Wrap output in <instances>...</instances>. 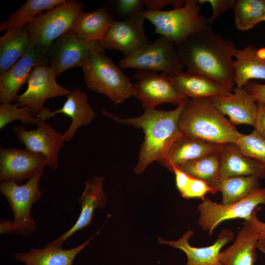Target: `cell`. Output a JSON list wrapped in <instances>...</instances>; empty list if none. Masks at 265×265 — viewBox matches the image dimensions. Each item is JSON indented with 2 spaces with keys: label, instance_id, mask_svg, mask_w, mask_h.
<instances>
[{
  "label": "cell",
  "instance_id": "obj_16",
  "mask_svg": "<svg viewBox=\"0 0 265 265\" xmlns=\"http://www.w3.org/2000/svg\"><path fill=\"white\" fill-rule=\"evenodd\" d=\"M47 165L46 159L42 154L26 149L0 147V182L12 181L20 184L44 171V167Z\"/></svg>",
  "mask_w": 265,
  "mask_h": 265
},
{
  "label": "cell",
  "instance_id": "obj_35",
  "mask_svg": "<svg viewBox=\"0 0 265 265\" xmlns=\"http://www.w3.org/2000/svg\"><path fill=\"white\" fill-rule=\"evenodd\" d=\"M109 7L118 20L129 19L140 14L144 6L143 0H115Z\"/></svg>",
  "mask_w": 265,
  "mask_h": 265
},
{
  "label": "cell",
  "instance_id": "obj_14",
  "mask_svg": "<svg viewBox=\"0 0 265 265\" xmlns=\"http://www.w3.org/2000/svg\"><path fill=\"white\" fill-rule=\"evenodd\" d=\"M145 20L140 14L129 19L115 20L99 41L101 47L104 50L118 51L127 57L149 44L151 42L145 31Z\"/></svg>",
  "mask_w": 265,
  "mask_h": 265
},
{
  "label": "cell",
  "instance_id": "obj_7",
  "mask_svg": "<svg viewBox=\"0 0 265 265\" xmlns=\"http://www.w3.org/2000/svg\"><path fill=\"white\" fill-rule=\"evenodd\" d=\"M118 65L122 69L160 71L169 76L184 72L185 68L175 44L162 36L133 54L124 57L119 61Z\"/></svg>",
  "mask_w": 265,
  "mask_h": 265
},
{
  "label": "cell",
  "instance_id": "obj_27",
  "mask_svg": "<svg viewBox=\"0 0 265 265\" xmlns=\"http://www.w3.org/2000/svg\"><path fill=\"white\" fill-rule=\"evenodd\" d=\"M115 20L108 5L89 12L83 10L77 16L72 30L85 41H100L105 37Z\"/></svg>",
  "mask_w": 265,
  "mask_h": 265
},
{
  "label": "cell",
  "instance_id": "obj_38",
  "mask_svg": "<svg viewBox=\"0 0 265 265\" xmlns=\"http://www.w3.org/2000/svg\"><path fill=\"white\" fill-rule=\"evenodd\" d=\"M144 6L147 11H159L164 7L171 5L174 8L184 5V0H143Z\"/></svg>",
  "mask_w": 265,
  "mask_h": 265
},
{
  "label": "cell",
  "instance_id": "obj_11",
  "mask_svg": "<svg viewBox=\"0 0 265 265\" xmlns=\"http://www.w3.org/2000/svg\"><path fill=\"white\" fill-rule=\"evenodd\" d=\"M133 78L138 80L133 84V96L144 108H155L165 103L178 106L188 99L177 90L169 76L163 73L135 69Z\"/></svg>",
  "mask_w": 265,
  "mask_h": 265
},
{
  "label": "cell",
  "instance_id": "obj_8",
  "mask_svg": "<svg viewBox=\"0 0 265 265\" xmlns=\"http://www.w3.org/2000/svg\"><path fill=\"white\" fill-rule=\"evenodd\" d=\"M43 173H38L23 185L12 181L0 182V191L13 213L16 234L28 236L37 227L30 212L32 205L42 196L39 184Z\"/></svg>",
  "mask_w": 265,
  "mask_h": 265
},
{
  "label": "cell",
  "instance_id": "obj_39",
  "mask_svg": "<svg viewBox=\"0 0 265 265\" xmlns=\"http://www.w3.org/2000/svg\"><path fill=\"white\" fill-rule=\"evenodd\" d=\"M253 126L254 131L265 139V104L257 103V113Z\"/></svg>",
  "mask_w": 265,
  "mask_h": 265
},
{
  "label": "cell",
  "instance_id": "obj_43",
  "mask_svg": "<svg viewBox=\"0 0 265 265\" xmlns=\"http://www.w3.org/2000/svg\"><path fill=\"white\" fill-rule=\"evenodd\" d=\"M15 233V227L13 222L10 220H2L0 224L1 234H10Z\"/></svg>",
  "mask_w": 265,
  "mask_h": 265
},
{
  "label": "cell",
  "instance_id": "obj_15",
  "mask_svg": "<svg viewBox=\"0 0 265 265\" xmlns=\"http://www.w3.org/2000/svg\"><path fill=\"white\" fill-rule=\"evenodd\" d=\"M49 48L31 45L24 55L8 71L0 75V102L11 103L27 81L35 66L49 64Z\"/></svg>",
  "mask_w": 265,
  "mask_h": 265
},
{
  "label": "cell",
  "instance_id": "obj_45",
  "mask_svg": "<svg viewBox=\"0 0 265 265\" xmlns=\"http://www.w3.org/2000/svg\"><path fill=\"white\" fill-rule=\"evenodd\" d=\"M263 22H265V17H264V19Z\"/></svg>",
  "mask_w": 265,
  "mask_h": 265
},
{
  "label": "cell",
  "instance_id": "obj_24",
  "mask_svg": "<svg viewBox=\"0 0 265 265\" xmlns=\"http://www.w3.org/2000/svg\"><path fill=\"white\" fill-rule=\"evenodd\" d=\"M234 60L236 86H244L252 79L265 80V48L248 45L238 49Z\"/></svg>",
  "mask_w": 265,
  "mask_h": 265
},
{
  "label": "cell",
  "instance_id": "obj_26",
  "mask_svg": "<svg viewBox=\"0 0 265 265\" xmlns=\"http://www.w3.org/2000/svg\"><path fill=\"white\" fill-rule=\"evenodd\" d=\"M99 233L98 231L84 242L69 249L46 245L43 248H32L28 252L15 253L13 257L24 265H73L77 255Z\"/></svg>",
  "mask_w": 265,
  "mask_h": 265
},
{
  "label": "cell",
  "instance_id": "obj_37",
  "mask_svg": "<svg viewBox=\"0 0 265 265\" xmlns=\"http://www.w3.org/2000/svg\"><path fill=\"white\" fill-rule=\"evenodd\" d=\"M201 5L205 3L210 4L212 13L207 19L208 24L212 26L214 21L230 9H233L236 0H198Z\"/></svg>",
  "mask_w": 265,
  "mask_h": 265
},
{
  "label": "cell",
  "instance_id": "obj_21",
  "mask_svg": "<svg viewBox=\"0 0 265 265\" xmlns=\"http://www.w3.org/2000/svg\"><path fill=\"white\" fill-rule=\"evenodd\" d=\"M210 100L224 115L229 117L233 125L253 126L257 103L244 87H234L230 93L211 98Z\"/></svg>",
  "mask_w": 265,
  "mask_h": 265
},
{
  "label": "cell",
  "instance_id": "obj_4",
  "mask_svg": "<svg viewBox=\"0 0 265 265\" xmlns=\"http://www.w3.org/2000/svg\"><path fill=\"white\" fill-rule=\"evenodd\" d=\"M198 0H186L183 6L169 10L140 13L155 26V32L173 42L182 43L192 35L212 27L200 13Z\"/></svg>",
  "mask_w": 265,
  "mask_h": 265
},
{
  "label": "cell",
  "instance_id": "obj_5",
  "mask_svg": "<svg viewBox=\"0 0 265 265\" xmlns=\"http://www.w3.org/2000/svg\"><path fill=\"white\" fill-rule=\"evenodd\" d=\"M104 53H92L81 66L85 82L90 90L105 95L118 105L133 96V84Z\"/></svg>",
  "mask_w": 265,
  "mask_h": 265
},
{
  "label": "cell",
  "instance_id": "obj_20",
  "mask_svg": "<svg viewBox=\"0 0 265 265\" xmlns=\"http://www.w3.org/2000/svg\"><path fill=\"white\" fill-rule=\"evenodd\" d=\"M224 145L209 143L182 134L159 162L171 172L196 159L220 153Z\"/></svg>",
  "mask_w": 265,
  "mask_h": 265
},
{
  "label": "cell",
  "instance_id": "obj_2",
  "mask_svg": "<svg viewBox=\"0 0 265 265\" xmlns=\"http://www.w3.org/2000/svg\"><path fill=\"white\" fill-rule=\"evenodd\" d=\"M188 99L173 110L144 108L143 114L136 117L122 118L102 111L104 115L117 122L143 130L144 140L134 169L136 174H142L150 163L161 160L171 144L182 134L179 129V118Z\"/></svg>",
  "mask_w": 265,
  "mask_h": 265
},
{
  "label": "cell",
  "instance_id": "obj_18",
  "mask_svg": "<svg viewBox=\"0 0 265 265\" xmlns=\"http://www.w3.org/2000/svg\"><path fill=\"white\" fill-rule=\"evenodd\" d=\"M193 235V231L189 230L177 240H166L161 238L158 240L160 244L168 245L183 251L187 257L186 265H220L219 257L222 248L235 238L231 230L223 229L213 244L196 247L190 245L189 242Z\"/></svg>",
  "mask_w": 265,
  "mask_h": 265
},
{
  "label": "cell",
  "instance_id": "obj_40",
  "mask_svg": "<svg viewBox=\"0 0 265 265\" xmlns=\"http://www.w3.org/2000/svg\"><path fill=\"white\" fill-rule=\"evenodd\" d=\"M244 87L251 94L257 103L265 104V84L250 81Z\"/></svg>",
  "mask_w": 265,
  "mask_h": 265
},
{
  "label": "cell",
  "instance_id": "obj_3",
  "mask_svg": "<svg viewBox=\"0 0 265 265\" xmlns=\"http://www.w3.org/2000/svg\"><path fill=\"white\" fill-rule=\"evenodd\" d=\"M181 132L209 143H235L242 134L209 99H188L179 121Z\"/></svg>",
  "mask_w": 265,
  "mask_h": 265
},
{
  "label": "cell",
  "instance_id": "obj_44",
  "mask_svg": "<svg viewBox=\"0 0 265 265\" xmlns=\"http://www.w3.org/2000/svg\"><path fill=\"white\" fill-rule=\"evenodd\" d=\"M258 249L265 254V236L259 238L258 243Z\"/></svg>",
  "mask_w": 265,
  "mask_h": 265
},
{
  "label": "cell",
  "instance_id": "obj_22",
  "mask_svg": "<svg viewBox=\"0 0 265 265\" xmlns=\"http://www.w3.org/2000/svg\"><path fill=\"white\" fill-rule=\"evenodd\" d=\"M259 238L257 231L244 221L233 243L220 252V265H255Z\"/></svg>",
  "mask_w": 265,
  "mask_h": 265
},
{
  "label": "cell",
  "instance_id": "obj_17",
  "mask_svg": "<svg viewBox=\"0 0 265 265\" xmlns=\"http://www.w3.org/2000/svg\"><path fill=\"white\" fill-rule=\"evenodd\" d=\"M60 113L70 117L72 120L70 126L64 133L65 142L70 141L80 127L90 124L95 117V113L88 102L87 93L78 88L70 91L60 108L52 111L49 108L44 107L35 117L45 121Z\"/></svg>",
  "mask_w": 265,
  "mask_h": 265
},
{
  "label": "cell",
  "instance_id": "obj_34",
  "mask_svg": "<svg viewBox=\"0 0 265 265\" xmlns=\"http://www.w3.org/2000/svg\"><path fill=\"white\" fill-rule=\"evenodd\" d=\"M19 120L23 124H35L36 118L27 106L20 107L17 104L4 103L0 105V129L12 121Z\"/></svg>",
  "mask_w": 265,
  "mask_h": 265
},
{
  "label": "cell",
  "instance_id": "obj_10",
  "mask_svg": "<svg viewBox=\"0 0 265 265\" xmlns=\"http://www.w3.org/2000/svg\"><path fill=\"white\" fill-rule=\"evenodd\" d=\"M95 52L105 53L99 41L80 38L72 29L58 37L49 48V65L56 76L75 67H81Z\"/></svg>",
  "mask_w": 265,
  "mask_h": 265
},
{
  "label": "cell",
  "instance_id": "obj_32",
  "mask_svg": "<svg viewBox=\"0 0 265 265\" xmlns=\"http://www.w3.org/2000/svg\"><path fill=\"white\" fill-rule=\"evenodd\" d=\"M219 168V154H218L190 161L179 168L191 177L202 180L217 188L220 180Z\"/></svg>",
  "mask_w": 265,
  "mask_h": 265
},
{
  "label": "cell",
  "instance_id": "obj_12",
  "mask_svg": "<svg viewBox=\"0 0 265 265\" xmlns=\"http://www.w3.org/2000/svg\"><path fill=\"white\" fill-rule=\"evenodd\" d=\"M56 76L49 64L35 66L27 78L26 90L16 98V104L28 106L35 116L48 99L67 96L70 91L57 83Z\"/></svg>",
  "mask_w": 265,
  "mask_h": 265
},
{
  "label": "cell",
  "instance_id": "obj_33",
  "mask_svg": "<svg viewBox=\"0 0 265 265\" xmlns=\"http://www.w3.org/2000/svg\"><path fill=\"white\" fill-rule=\"evenodd\" d=\"M235 143L244 156L265 168V139L255 131L248 134H242Z\"/></svg>",
  "mask_w": 265,
  "mask_h": 265
},
{
  "label": "cell",
  "instance_id": "obj_29",
  "mask_svg": "<svg viewBox=\"0 0 265 265\" xmlns=\"http://www.w3.org/2000/svg\"><path fill=\"white\" fill-rule=\"evenodd\" d=\"M261 179L256 176L230 177L220 180L217 188L222 194L223 205L238 202L261 187Z\"/></svg>",
  "mask_w": 265,
  "mask_h": 265
},
{
  "label": "cell",
  "instance_id": "obj_41",
  "mask_svg": "<svg viewBox=\"0 0 265 265\" xmlns=\"http://www.w3.org/2000/svg\"><path fill=\"white\" fill-rule=\"evenodd\" d=\"M171 172L175 175L176 187L182 195L187 189L191 177L177 167H174Z\"/></svg>",
  "mask_w": 265,
  "mask_h": 265
},
{
  "label": "cell",
  "instance_id": "obj_25",
  "mask_svg": "<svg viewBox=\"0 0 265 265\" xmlns=\"http://www.w3.org/2000/svg\"><path fill=\"white\" fill-rule=\"evenodd\" d=\"M220 179L247 176L265 178V168L244 156L235 143L224 145L219 153Z\"/></svg>",
  "mask_w": 265,
  "mask_h": 265
},
{
  "label": "cell",
  "instance_id": "obj_30",
  "mask_svg": "<svg viewBox=\"0 0 265 265\" xmlns=\"http://www.w3.org/2000/svg\"><path fill=\"white\" fill-rule=\"evenodd\" d=\"M65 0H27L18 10L0 24V30L26 26L38 15L54 8Z\"/></svg>",
  "mask_w": 265,
  "mask_h": 265
},
{
  "label": "cell",
  "instance_id": "obj_36",
  "mask_svg": "<svg viewBox=\"0 0 265 265\" xmlns=\"http://www.w3.org/2000/svg\"><path fill=\"white\" fill-rule=\"evenodd\" d=\"M218 191L217 188L210 186L205 182L191 177L187 189L181 195L187 199L197 198H201L203 200L207 194H214Z\"/></svg>",
  "mask_w": 265,
  "mask_h": 265
},
{
  "label": "cell",
  "instance_id": "obj_31",
  "mask_svg": "<svg viewBox=\"0 0 265 265\" xmlns=\"http://www.w3.org/2000/svg\"><path fill=\"white\" fill-rule=\"evenodd\" d=\"M237 28L245 31L263 22L265 0H236L233 9Z\"/></svg>",
  "mask_w": 265,
  "mask_h": 265
},
{
  "label": "cell",
  "instance_id": "obj_23",
  "mask_svg": "<svg viewBox=\"0 0 265 265\" xmlns=\"http://www.w3.org/2000/svg\"><path fill=\"white\" fill-rule=\"evenodd\" d=\"M169 77L177 90L189 99H210L232 91L206 77L186 71Z\"/></svg>",
  "mask_w": 265,
  "mask_h": 265
},
{
  "label": "cell",
  "instance_id": "obj_9",
  "mask_svg": "<svg viewBox=\"0 0 265 265\" xmlns=\"http://www.w3.org/2000/svg\"><path fill=\"white\" fill-rule=\"evenodd\" d=\"M261 204L265 205V187H260L245 198L229 205L219 204L205 198L197 207L199 225L211 236L223 221L237 218L247 220Z\"/></svg>",
  "mask_w": 265,
  "mask_h": 265
},
{
  "label": "cell",
  "instance_id": "obj_42",
  "mask_svg": "<svg viewBox=\"0 0 265 265\" xmlns=\"http://www.w3.org/2000/svg\"><path fill=\"white\" fill-rule=\"evenodd\" d=\"M245 221L257 231L260 237L265 236V222L258 219L256 210L252 213L249 219Z\"/></svg>",
  "mask_w": 265,
  "mask_h": 265
},
{
  "label": "cell",
  "instance_id": "obj_28",
  "mask_svg": "<svg viewBox=\"0 0 265 265\" xmlns=\"http://www.w3.org/2000/svg\"><path fill=\"white\" fill-rule=\"evenodd\" d=\"M31 45L26 25L9 29L0 37V75L10 69Z\"/></svg>",
  "mask_w": 265,
  "mask_h": 265
},
{
  "label": "cell",
  "instance_id": "obj_6",
  "mask_svg": "<svg viewBox=\"0 0 265 265\" xmlns=\"http://www.w3.org/2000/svg\"><path fill=\"white\" fill-rule=\"evenodd\" d=\"M84 6L82 1L65 0L54 8L38 15L26 25L31 45L50 48L58 37L72 29Z\"/></svg>",
  "mask_w": 265,
  "mask_h": 265
},
{
  "label": "cell",
  "instance_id": "obj_13",
  "mask_svg": "<svg viewBox=\"0 0 265 265\" xmlns=\"http://www.w3.org/2000/svg\"><path fill=\"white\" fill-rule=\"evenodd\" d=\"M45 122L36 118V129L28 131L24 126L17 125L13 128V131L25 149L43 155L47 166L55 170L59 166L58 153L65 142L64 133L56 131L50 124Z\"/></svg>",
  "mask_w": 265,
  "mask_h": 265
},
{
  "label": "cell",
  "instance_id": "obj_19",
  "mask_svg": "<svg viewBox=\"0 0 265 265\" xmlns=\"http://www.w3.org/2000/svg\"><path fill=\"white\" fill-rule=\"evenodd\" d=\"M104 180L103 177L95 176L85 182L83 192L78 199L81 211L76 222L70 229L47 245L63 246V243L75 233L91 224L96 209L105 208L107 195L103 189Z\"/></svg>",
  "mask_w": 265,
  "mask_h": 265
},
{
  "label": "cell",
  "instance_id": "obj_1",
  "mask_svg": "<svg viewBox=\"0 0 265 265\" xmlns=\"http://www.w3.org/2000/svg\"><path fill=\"white\" fill-rule=\"evenodd\" d=\"M186 72L201 75L232 91L234 60L238 49L212 27L176 45Z\"/></svg>",
  "mask_w": 265,
  "mask_h": 265
}]
</instances>
